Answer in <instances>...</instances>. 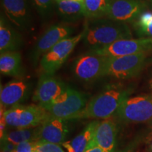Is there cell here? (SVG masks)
<instances>
[{
  "mask_svg": "<svg viewBox=\"0 0 152 152\" xmlns=\"http://www.w3.org/2000/svg\"><path fill=\"white\" fill-rule=\"evenodd\" d=\"M83 42L90 50L105 47L123 39L132 38L127 23L110 18L90 19L84 28Z\"/></svg>",
  "mask_w": 152,
  "mask_h": 152,
  "instance_id": "obj_1",
  "label": "cell"
},
{
  "mask_svg": "<svg viewBox=\"0 0 152 152\" xmlns=\"http://www.w3.org/2000/svg\"><path fill=\"white\" fill-rule=\"evenodd\" d=\"M128 96V90L115 86L109 87L91 99L84 109L74 116L73 120L109 118Z\"/></svg>",
  "mask_w": 152,
  "mask_h": 152,
  "instance_id": "obj_2",
  "label": "cell"
},
{
  "mask_svg": "<svg viewBox=\"0 0 152 152\" xmlns=\"http://www.w3.org/2000/svg\"><path fill=\"white\" fill-rule=\"evenodd\" d=\"M87 103V94L67 86L59 96L42 107L52 116L68 121L73 120Z\"/></svg>",
  "mask_w": 152,
  "mask_h": 152,
  "instance_id": "obj_3",
  "label": "cell"
},
{
  "mask_svg": "<svg viewBox=\"0 0 152 152\" xmlns=\"http://www.w3.org/2000/svg\"><path fill=\"white\" fill-rule=\"evenodd\" d=\"M147 52L123 56H107L104 64L103 76L118 79H129L141 72L147 59Z\"/></svg>",
  "mask_w": 152,
  "mask_h": 152,
  "instance_id": "obj_4",
  "label": "cell"
},
{
  "mask_svg": "<svg viewBox=\"0 0 152 152\" xmlns=\"http://www.w3.org/2000/svg\"><path fill=\"white\" fill-rule=\"evenodd\" d=\"M51 115L39 105L16 106L4 112L8 126L16 128H30L39 126Z\"/></svg>",
  "mask_w": 152,
  "mask_h": 152,
  "instance_id": "obj_5",
  "label": "cell"
},
{
  "mask_svg": "<svg viewBox=\"0 0 152 152\" xmlns=\"http://www.w3.org/2000/svg\"><path fill=\"white\" fill-rule=\"evenodd\" d=\"M85 35V30L78 35L62 39L42 56L40 68L43 73L54 75L67 60L75 47Z\"/></svg>",
  "mask_w": 152,
  "mask_h": 152,
  "instance_id": "obj_6",
  "label": "cell"
},
{
  "mask_svg": "<svg viewBox=\"0 0 152 152\" xmlns=\"http://www.w3.org/2000/svg\"><path fill=\"white\" fill-rule=\"evenodd\" d=\"M125 123H144L152 118V94L125 98L116 111Z\"/></svg>",
  "mask_w": 152,
  "mask_h": 152,
  "instance_id": "obj_7",
  "label": "cell"
},
{
  "mask_svg": "<svg viewBox=\"0 0 152 152\" xmlns=\"http://www.w3.org/2000/svg\"><path fill=\"white\" fill-rule=\"evenodd\" d=\"M73 33L74 28L71 25L57 23L51 26L37 39L32 49L30 55L32 63L36 65L40 57L62 39L71 37Z\"/></svg>",
  "mask_w": 152,
  "mask_h": 152,
  "instance_id": "obj_8",
  "label": "cell"
},
{
  "mask_svg": "<svg viewBox=\"0 0 152 152\" xmlns=\"http://www.w3.org/2000/svg\"><path fill=\"white\" fill-rule=\"evenodd\" d=\"M106 57L92 51L81 55L74 61L73 74L83 82H92L103 76Z\"/></svg>",
  "mask_w": 152,
  "mask_h": 152,
  "instance_id": "obj_9",
  "label": "cell"
},
{
  "mask_svg": "<svg viewBox=\"0 0 152 152\" xmlns=\"http://www.w3.org/2000/svg\"><path fill=\"white\" fill-rule=\"evenodd\" d=\"M90 51L104 56H123L148 52L152 51V38L120 39L107 47Z\"/></svg>",
  "mask_w": 152,
  "mask_h": 152,
  "instance_id": "obj_10",
  "label": "cell"
},
{
  "mask_svg": "<svg viewBox=\"0 0 152 152\" xmlns=\"http://www.w3.org/2000/svg\"><path fill=\"white\" fill-rule=\"evenodd\" d=\"M146 8L142 0H111L106 17L125 23L134 22Z\"/></svg>",
  "mask_w": 152,
  "mask_h": 152,
  "instance_id": "obj_11",
  "label": "cell"
},
{
  "mask_svg": "<svg viewBox=\"0 0 152 152\" xmlns=\"http://www.w3.org/2000/svg\"><path fill=\"white\" fill-rule=\"evenodd\" d=\"M4 15L11 23L21 31L31 28V14L27 0H1Z\"/></svg>",
  "mask_w": 152,
  "mask_h": 152,
  "instance_id": "obj_12",
  "label": "cell"
},
{
  "mask_svg": "<svg viewBox=\"0 0 152 152\" xmlns=\"http://www.w3.org/2000/svg\"><path fill=\"white\" fill-rule=\"evenodd\" d=\"M68 85L54 75L42 73L37 83L33 100L42 107L55 99L66 90Z\"/></svg>",
  "mask_w": 152,
  "mask_h": 152,
  "instance_id": "obj_13",
  "label": "cell"
},
{
  "mask_svg": "<svg viewBox=\"0 0 152 152\" xmlns=\"http://www.w3.org/2000/svg\"><path fill=\"white\" fill-rule=\"evenodd\" d=\"M67 121L51 115L42 124L37 127L36 142H46L56 144H63L68 133Z\"/></svg>",
  "mask_w": 152,
  "mask_h": 152,
  "instance_id": "obj_14",
  "label": "cell"
},
{
  "mask_svg": "<svg viewBox=\"0 0 152 152\" xmlns=\"http://www.w3.org/2000/svg\"><path fill=\"white\" fill-rule=\"evenodd\" d=\"M118 130L117 125L113 120L110 118L104 119L96 126L94 137L88 147L98 146L104 152H114Z\"/></svg>",
  "mask_w": 152,
  "mask_h": 152,
  "instance_id": "obj_15",
  "label": "cell"
},
{
  "mask_svg": "<svg viewBox=\"0 0 152 152\" xmlns=\"http://www.w3.org/2000/svg\"><path fill=\"white\" fill-rule=\"evenodd\" d=\"M28 85L22 80H13L1 87L0 102L4 107L18 106L27 97Z\"/></svg>",
  "mask_w": 152,
  "mask_h": 152,
  "instance_id": "obj_16",
  "label": "cell"
},
{
  "mask_svg": "<svg viewBox=\"0 0 152 152\" xmlns=\"http://www.w3.org/2000/svg\"><path fill=\"white\" fill-rule=\"evenodd\" d=\"M23 39L21 35L12 23L7 21V18L1 14L0 18V52L17 51L21 47Z\"/></svg>",
  "mask_w": 152,
  "mask_h": 152,
  "instance_id": "obj_17",
  "label": "cell"
},
{
  "mask_svg": "<svg viewBox=\"0 0 152 152\" xmlns=\"http://www.w3.org/2000/svg\"><path fill=\"white\" fill-rule=\"evenodd\" d=\"M56 4L58 16L64 21L73 23L85 17L83 1L61 0Z\"/></svg>",
  "mask_w": 152,
  "mask_h": 152,
  "instance_id": "obj_18",
  "label": "cell"
},
{
  "mask_svg": "<svg viewBox=\"0 0 152 152\" xmlns=\"http://www.w3.org/2000/svg\"><path fill=\"white\" fill-rule=\"evenodd\" d=\"M0 71L4 75L20 77L23 75L21 55L17 51L1 53Z\"/></svg>",
  "mask_w": 152,
  "mask_h": 152,
  "instance_id": "obj_19",
  "label": "cell"
},
{
  "mask_svg": "<svg viewBox=\"0 0 152 152\" xmlns=\"http://www.w3.org/2000/svg\"><path fill=\"white\" fill-rule=\"evenodd\" d=\"M111 0H84L85 16L89 19H96L106 16Z\"/></svg>",
  "mask_w": 152,
  "mask_h": 152,
  "instance_id": "obj_20",
  "label": "cell"
},
{
  "mask_svg": "<svg viewBox=\"0 0 152 152\" xmlns=\"http://www.w3.org/2000/svg\"><path fill=\"white\" fill-rule=\"evenodd\" d=\"M99 121H94L89 123L85 128L71 141V145L75 152H85L90 142L94 137L95 129L99 124Z\"/></svg>",
  "mask_w": 152,
  "mask_h": 152,
  "instance_id": "obj_21",
  "label": "cell"
},
{
  "mask_svg": "<svg viewBox=\"0 0 152 152\" xmlns=\"http://www.w3.org/2000/svg\"><path fill=\"white\" fill-rule=\"evenodd\" d=\"M36 128H17L15 130H6L1 140H6L17 144L26 141H36Z\"/></svg>",
  "mask_w": 152,
  "mask_h": 152,
  "instance_id": "obj_22",
  "label": "cell"
},
{
  "mask_svg": "<svg viewBox=\"0 0 152 152\" xmlns=\"http://www.w3.org/2000/svg\"><path fill=\"white\" fill-rule=\"evenodd\" d=\"M134 27L138 36L152 38V12L142 13L134 22Z\"/></svg>",
  "mask_w": 152,
  "mask_h": 152,
  "instance_id": "obj_23",
  "label": "cell"
},
{
  "mask_svg": "<svg viewBox=\"0 0 152 152\" xmlns=\"http://www.w3.org/2000/svg\"><path fill=\"white\" fill-rule=\"evenodd\" d=\"M54 0H33L37 11L42 18H47L52 11Z\"/></svg>",
  "mask_w": 152,
  "mask_h": 152,
  "instance_id": "obj_24",
  "label": "cell"
},
{
  "mask_svg": "<svg viewBox=\"0 0 152 152\" xmlns=\"http://www.w3.org/2000/svg\"><path fill=\"white\" fill-rule=\"evenodd\" d=\"M34 152H64L59 144L50 142L37 141L35 142Z\"/></svg>",
  "mask_w": 152,
  "mask_h": 152,
  "instance_id": "obj_25",
  "label": "cell"
},
{
  "mask_svg": "<svg viewBox=\"0 0 152 152\" xmlns=\"http://www.w3.org/2000/svg\"><path fill=\"white\" fill-rule=\"evenodd\" d=\"M36 141H26L17 144L16 152H34Z\"/></svg>",
  "mask_w": 152,
  "mask_h": 152,
  "instance_id": "obj_26",
  "label": "cell"
},
{
  "mask_svg": "<svg viewBox=\"0 0 152 152\" xmlns=\"http://www.w3.org/2000/svg\"><path fill=\"white\" fill-rule=\"evenodd\" d=\"M16 144L6 140H1V152H16Z\"/></svg>",
  "mask_w": 152,
  "mask_h": 152,
  "instance_id": "obj_27",
  "label": "cell"
},
{
  "mask_svg": "<svg viewBox=\"0 0 152 152\" xmlns=\"http://www.w3.org/2000/svg\"><path fill=\"white\" fill-rule=\"evenodd\" d=\"M85 152H104L103 150L98 146H91L88 147L87 149L85 150Z\"/></svg>",
  "mask_w": 152,
  "mask_h": 152,
  "instance_id": "obj_28",
  "label": "cell"
},
{
  "mask_svg": "<svg viewBox=\"0 0 152 152\" xmlns=\"http://www.w3.org/2000/svg\"><path fill=\"white\" fill-rule=\"evenodd\" d=\"M62 145L67 149L68 152H75L73 146L71 145V142H64V143L62 144Z\"/></svg>",
  "mask_w": 152,
  "mask_h": 152,
  "instance_id": "obj_29",
  "label": "cell"
},
{
  "mask_svg": "<svg viewBox=\"0 0 152 152\" xmlns=\"http://www.w3.org/2000/svg\"><path fill=\"white\" fill-rule=\"evenodd\" d=\"M147 149L148 152H152V133H151L147 140Z\"/></svg>",
  "mask_w": 152,
  "mask_h": 152,
  "instance_id": "obj_30",
  "label": "cell"
},
{
  "mask_svg": "<svg viewBox=\"0 0 152 152\" xmlns=\"http://www.w3.org/2000/svg\"><path fill=\"white\" fill-rule=\"evenodd\" d=\"M133 147L134 146H130V147H128V148H125L124 149H122V150H120V151H115L114 152H132V149H133Z\"/></svg>",
  "mask_w": 152,
  "mask_h": 152,
  "instance_id": "obj_31",
  "label": "cell"
},
{
  "mask_svg": "<svg viewBox=\"0 0 152 152\" xmlns=\"http://www.w3.org/2000/svg\"><path fill=\"white\" fill-rule=\"evenodd\" d=\"M151 121V123H150V127H151V133H152V118L150 120Z\"/></svg>",
  "mask_w": 152,
  "mask_h": 152,
  "instance_id": "obj_32",
  "label": "cell"
},
{
  "mask_svg": "<svg viewBox=\"0 0 152 152\" xmlns=\"http://www.w3.org/2000/svg\"><path fill=\"white\" fill-rule=\"evenodd\" d=\"M150 87H151V89L152 90V79L150 80Z\"/></svg>",
  "mask_w": 152,
  "mask_h": 152,
  "instance_id": "obj_33",
  "label": "cell"
},
{
  "mask_svg": "<svg viewBox=\"0 0 152 152\" xmlns=\"http://www.w3.org/2000/svg\"><path fill=\"white\" fill-rule=\"evenodd\" d=\"M73 1H83L84 0H73Z\"/></svg>",
  "mask_w": 152,
  "mask_h": 152,
  "instance_id": "obj_34",
  "label": "cell"
},
{
  "mask_svg": "<svg viewBox=\"0 0 152 152\" xmlns=\"http://www.w3.org/2000/svg\"><path fill=\"white\" fill-rule=\"evenodd\" d=\"M55 1H61V0H54Z\"/></svg>",
  "mask_w": 152,
  "mask_h": 152,
  "instance_id": "obj_35",
  "label": "cell"
},
{
  "mask_svg": "<svg viewBox=\"0 0 152 152\" xmlns=\"http://www.w3.org/2000/svg\"><path fill=\"white\" fill-rule=\"evenodd\" d=\"M150 1H151V2H152V0H150Z\"/></svg>",
  "mask_w": 152,
  "mask_h": 152,
  "instance_id": "obj_36",
  "label": "cell"
}]
</instances>
